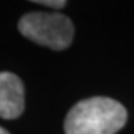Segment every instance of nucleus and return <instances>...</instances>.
<instances>
[{
	"label": "nucleus",
	"mask_w": 134,
	"mask_h": 134,
	"mask_svg": "<svg viewBox=\"0 0 134 134\" xmlns=\"http://www.w3.org/2000/svg\"><path fill=\"white\" fill-rule=\"evenodd\" d=\"M25 109V88L21 78L8 71L0 72V118L16 119Z\"/></svg>",
	"instance_id": "nucleus-3"
},
{
	"label": "nucleus",
	"mask_w": 134,
	"mask_h": 134,
	"mask_svg": "<svg viewBox=\"0 0 134 134\" xmlns=\"http://www.w3.org/2000/svg\"><path fill=\"white\" fill-rule=\"evenodd\" d=\"M127 111L109 97H90L78 101L64 119L66 134H115L125 126Z\"/></svg>",
	"instance_id": "nucleus-1"
},
{
	"label": "nucleus",
	"mask_w": 134,
	"mask_h": 134,
	"mask_svg": "<svg viewBox=\"0 0 134 134\" xmlns=\"http://www.w3.org/2000/svg\"><path fill=\"white\" fill-rule=\"evenodd\" d=\"M19 32L36 44L62 51L70 47L74 37V26L69 16L58 13H29L19 23Z\"/></svg>",
	"instance_id": "nucleus-2"
},
{
	"label": "nucleus",
	"mask_w": 134,
	"mask_h": 134,
	"mask_svg": "<svg viewBox=\"0 0 134 134\" xmlns=\"http://www.w3.org/2000/svg\"><path fill=\"white\" fill-rule=\"evenodd\" d=\"M34 3H37V4H41V5H47V7H52V8H63L64 5L67 4L64 0H56V2H44V0H37V2H34Z\"/></svg>",
	"instance_id": "nucleus-4"
},
{
	"label": "nucleus",
	"mask_w": 134,
	"mask_h": 134,
	"mask_svg": "<svg viewBox=\"0 0 134 134\" xmlns=\"http://www.w3.org/2000/svg\"><path fill=\"white\" fill-rule=\"evenodd\" d=\"M0 134H10L5 129H3V127H0Z\"/></svg>",
	"instance_id": "nucleus-5"
}]
</instances>
